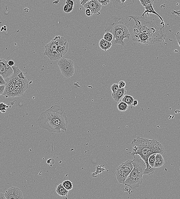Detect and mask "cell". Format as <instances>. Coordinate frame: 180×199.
<instances>
[{
  "label": "cell",
  "instance_id": "obj_41",
  "mask_svg": "<svg viewBox=\"0 0 180 199\" xmlns=\"http://www.w3.org/2000/svg\"><path fill=\"white\" fill-rule=\"evenodd\" d=\"M175 111L177 112V113H177V114H178V113H179L180 112V111L179 110H177L176 111Z\"/></svg>",
  "mask_w": 180,
  "mask_h": 199
},
{
  "label": "cell",
  "instance_id": "obj_37",
  "mask_svg": "<svg viewBox=\"0 0 180 199\" xmlns=\"http://www.w3.org/2000/svg\"><path fill=\"white\" fill-rule=\"evenodd\" d=\"M176 38L177 40H180V31L177 33L176 35Z\"/></svg>",
  "mask_w": 180,
  "mask_h": 199
},
{
  "label": "cell",
  "instance_id": "obj_27",
  "mask_svg": "<svg viewBox=\"0 0 180 199\" xmlns=\"http://www.w3.org/2000/svg\"><path fill=\"white\" fill-rule=\"evenodd\" d=\"M8 108V106L3 102L0 103V111L2 113H5Z\"/></svg>",
  "mask_w": 180,
  "mask_h": 199
},
{
  "label": "cell",
  "instance_id": "obj_29",
  "mask_svg": "<svg viewBox=\"0 0 180 199\" xmlns=\"http://www.w3.org/2000/svg\"><path fill=\"white\" fill-rule=\"evenodd\" d=\"M98 1L101 3L102 5L104 6L107 5L110 2V0H98Z\"/></svg>",
  "mask_w": 180,
  "mask_h": 199
},
{
  "label": "cell",
  "instance_id": "obj_25",
  "mask_svg": "<svg viewBox=\"0 0 180 199\" xmlns=\"http://www.w3.org/2000/svg\"><path fill=\"white\" fill-rule=\"evenodd\" d=\"M142 5L144 7L153 5L154 0H139Z\"/></svg>",
  "mask_w": 180,
  "mask_h": 199
},
{
  "label": "cell",
  "instance_id": "obj_6",
  "mask_svg": "<svg viewBox=\"0 0 180 199\" xmlns=\"http://www.w3.org/2000/svg\"><path fill=\"white\" fill-rule=\"evenodd\" d=\"M69 43L64 36H56L45 46L44 55L51 60L55 61L62 58L69 50Z\"/></svg>",
  "mask_w": 180,
  "mask_h": 199
},
{
  "label": "cell",
  "instance_id": "obj_3",
  "mask_svg": "<svg viewBox=\"0 0 180 199\" xmlns=\"http://www.w3.org/2000/svg\"><path fill=\"white\" fill-rule=\"evenodd\" d=\"M12 68L13 73L6 79L5 91L2 95L6 98L22 96L29 88L26 73L22 72L17 66H13Z\"/></svg>",
  "mask_w": 180,
  "mask_h": 199
},
{
  "label": "cell",
  "instance_id": "obj_44",
  "mask_svg": "<svg viewBox=\"0 0 180 199\" xmlns=\"http://www.w3.org/2000/svg\"><path fill=\"white\" fill-rule=\"evenodd\" d=\"M112 2H113L115 1V0H112Z\"/></svg>",
  "mask_w": 180,
  "mask_h": 199
},
{
  "label": "cell",
  "instance_id": "obj_32",
  "mask_svg": "<svg viewBox=\"0 0 180 199\" xmlns=\"http://www.w3.org/2000/svg\"><path fill=\"white\" fill-rule=\"evenodd\" d=\"M118 85H119V88H125L126 86V83L123 81H120Z\"/></svg>",
  "mask_w": 180,
  "mask_h": 199
},
{
  "label": "cell",
  "instance_id": "obj_28",
  "mask_svg": "<svg viewBox=\"0 0 180 199\" xmlns=\"http://www.w3.org/2000/svg\"><path fill=\"white\" fill-rule=\"evenodd\" d=\"M119 85L117 84H114L111 87L110 89L112 93H114L119 89Z\"/></svg>",
  "mask_w": 180,
  "mask_h": 199
},
{
  "label": "cell",
  "instance_id": "obj_21",
  "mask_svg": "<svg viewBox=\"0 0 180 199\" xmlns=\"http://www.w3.org/2000/svg\"><path fill=\"white\" fill-rule=\"evenodd\" d=\"M117 107L119 111L124 112L129 109V106L125 102L120 101L118 102Z\"/></svg>",
  "mask_w": 180,
  "mask_h": 199
},
{
  "label": "cell",
  "instance_id": "obj_1",
  "mask_svg": "<svg viewBox=\"0 0 180 199\" xmlns=\"http://www.w3.org/2000/svg\"><path fill=\"white\" fill-rule=\"evenodd\" d=\"M38 124L41 128L50 132L61 133L67 131L68 119L61 106L54 105L40 115Z\"/></svg>",
  "mask_w": 180,
  "mask_h": 199
},
{
  "label": "cell",
  "instance_id": "obj_40",
  "mask_svg": "<svg viewBox=\"0 0 180 199\" xmlns=\"http://www.w3.org/2000/svg\"><path fill=\"white\" fill-rule=\"evenodd\" d=\"M178 45H179L180 47V40L179 41H178Z\"/></svg>",
  "mask_w": 180,
  "mask_h": 199
},
{
  "label": "cell",
  "instance_id": "obj_30",
  "mask_svg": "<svg viewBox=\"0 0 180 199\" xmlns=\"http://www.w3.org/2000/svg\"><path fill=\"white\" fill-rule=\"evenodd\" d=\"M85 14L88 17H91L92 16V15L93 14V12L92 10L90 9H86V10L85 11Z\"/></svg>",
  "mask_w": 180,
  "mask_h": 199
},
{
  "label": "cell",
  "instance_id": "obj_7",
  "mask_svg": "<svg viewBox=\"0 0 180 199\" xmlns=\"http://www.w3.org/2000/svg\"><path fill=\"white\" fill-rule=\"evenodd\" d=\"M133 156L134 159L132 160L133 169L123 184L130 188L135 189L142 183L143 176L147 166L140 155H135Z\"/></svg>",
  "mask_w": 180,
  "mask_h": 199
},
{
  "label": "cell",
  "instance_id": "obj_35",
  "mask_svg": "<svg viewBox=\"0 0 180 199\" xmlns=\"http://www.w3.org/2000/svg\"><path fill=\"white\" fill-rule=\"evenodd\" d=\"M138 101L137 100H134V101H133V103H132V106H137L138 104Z\"/></svg>",
  "mask_w": 180,
  "mask_h": 199
},
{
  "label": "cell",
  "instance_id": "obj_8",
  "mask_svg": "<svg viewBox=\"0 0 180 199\" xmlns=\"http://www.w3.org/2000/svg\"><path fill=\"white\" fill-rule=\"evenodd\" d=\"M132 160H129L122 163L116 168L115 174L119 183L123 184L133 169Z\"/></svg>",
  "mask_w": 180,
  "mask_h": 199
},
{
  "label": "cell",
  "instance_id": "obj_9",
  "mask_svg": "<svg viewBox=\"0 0 180 199\" xmlns=\"http://www.w3.org/2000/svg\"><path fill=\"white\" fill-rule=\"evenodd\" d=\"M57 65L62 74L65 78H69L73 75L75 71L73 60L62 57L59 60Z\"/></svg>",
  "mask_w": 180,
  "mask_h": 199
},
{
  "label": "cell",
  "instance_id": "obj_13",
  "mask_svg": "<svg viewBox=\"0 0 180 199\" xmlns=\"http://www.w3.org/2000/svg\"><path fill=\"white\" fill-rule=\"evenodd\" d=\"M85 9H89L92 10L94 14L98 13L101 10L102 6L101 3L98 0H91L82 5Z\"/></svg>",
  "mask_w": 180,
  "mask_h": 199
},
{
  "label": "cell",
  "instance_id": "obj_18",
  "mask_svg": "<svg viewBox=\"0 0 180 199\" xmlns=\"http://www.w3.org/2000/svg\"><path fill=\"white\" fill-rule=\"evenodd\" d=\"M99 46L102 50L106 51L112 47V43L102 38L99 42Z\"/></svg>",
  "mask_w": 180,
  "mask_h": 199
},
{
  "label": "cell",
  "instance_id": "obj_34",
  "mask_svg": "<svg viewBox=\"0 0 180 199\" xmlns=\"http://www.w3.org/2000/svg\"><path fill=\"white\" fill-rule=\"evenodd\" d=\"M8 64L9 66L12 67V66H13L14 65L15 62L14 61H13V60H9V61H8Z\"/></svg>",
  "mask_w": 180,
  "mask_h": 199
},
{
  "label": "cell",
  "instance_id": "obj_5",
  "mask_svg": "<svg viewBox=\"0 0 180 199\" xmlns=\"http://www.w3.org/2000/svg\"><path fill=\"white\" fill-rule=\"evenodd\" d=\"M128 17L134 20L135 24L133 27L141 33L154 38L160 42L165 40L166 35L162 31V28L158 27L152 21L145 19L144 17L129 15Z\"/></svg>",
  "mask_w": 180,
  "mask_h": 199
},
{
  "label": "cell",
  "instance_id": "obj_42",
  "mask_svg": "<svg viewBox=\"0 0 180 199\" xmlns=\"http://www.w3.org/2000/svg\"><path fill=\"white\" fill-rule=\"evenodd\" d=\"M7 28H4V31H6L7 30Z\"/></svg>",
  "mask_w": 180,
  "mask_h": 199
},
{
  "label": "cell",
  "instance_id": "obj_2",
  "mask_svg": "<svg viewBox=\"0 0 180 199\" xmlns=\"http://www.w3.org/2000/svg\"><path fill=\"white\" fill-rule=\"evenodd\" d=\"M132 149L131 155H138L146 164V169L143 174L150 175L154 173L155 168L152 167L147 162V159L150 155L154 153L162 155L164 152V148L161 144L155 139H149L144 138L138 137L132 142Z\"/></svg>",
  "mask_w": 180,
  "mask_h": 199
},
{
  "label": "cell",
  "instance_id": "obj_38",
  "mask_svg": "<svg viewBox=\"0 0 180 199\" xmlns=\"http://www.w3.org/2000/svg\"><path fill=\"white\" fill-rule=\"evenodd\" d=\"M6 199L5 196V194L3 193H0V199Z\"/></svg>",
  "mask_w": 180,
  "mask_h": 199
},
{
  "label": "cell",
  "instance_id": "obj_36",
  "mask_svg": "<svg viewBox=\"0 0 180 199\" xmlns=\"http://www.w3.org/2000/svg\"><path fill=\"white\" fill-rule=\"evenodd\" d=\"M91 1V0H83L82 2H80V5H83L84 4L86 3L87 2H89V1Z\"/></svg>",
  "mask_w": 180,
  "mask_h": 199
},
{
  "label": "cell",
  "instance_id": "obj_4",
  "mask_svg": "<svg viewBox=\"0 0 180 199\" xmlns=\"http://www.w3.org/2000/svg\"><path fill=\"white\" fill-rule=\"evenodd\" d=\"M129 24L126 20L120 15H113L108 19L104 29L105 32H109L113 35V42L115 44L125 45L124 39L130 40Z\"/></svg>",
  "mask_w": 180,
  "mask_h": 199
},
{
  "label": "cell",
  "instance_id": "obj_46",
  "mask_svg": "<svg viewBox=\"0 0 180 199\" xmlns=\"http://www.w3.org/2000/svg\"><path fill=\"white\" fill-rule=\"evenodd\" d=\"M3 31V30H2V29H1V32H2Z\"/></svg>",
  "mask_w": 180,
  "mask_h": 199
},
{
  "label": "cell",
  "instance_id": "obj_47",
  "mask_svg": "<svg viewBox=\"0 0 180 199\" xmlns=\"http://www.w3.org/2000/svg\"><path fill=\"white\" fill-rule=\"evenodd\" d=\"M83 1V0H80V2H82V1Z\"/></svg>",
  "mask_w": 180,
  "mask_h": 199
},
{
  "label": "cell",
  "instance_id": "obj_22",
  "mask_svg": "<svg viewBox=\"0 0 180 199\" xmlns=\"http://www.w3.org/2000/svg\"><path fill=\"white\" fill-rule=\"evenodd\" d=\"M134 98L130 95H126L122 98L121 101L126 103L129 106H132V103L134 101Z\"/></svg>",
  "mask_w": 180,
  "mask_h": 199
},
{
  "label": "cell",
  "instance_id": "obj_26",
  "mask_svg": "<svg viewBox=\"0 0 180 199\" xmlns=\"http://www.w3.org/2000/svg\"><path fill=\"white\" fill-rule=\"evenodd\" d=\"M103 38L107 41L110 42L113 40V35L110 33V32H106L104 35Z\"/></svg>",
  "mask_w": 180,
  "mask_h": 199
},
{
  "label": "cell",
  "instance_id": "obj_43",
  "mask_svg": "<svg viewBox=\"0 0 180 199\" xmlns=\"http://www.w3.org/2000/svg\"><path fill=\"white\" fill-rule=\"evenodd\" d=\"M1 29H2V30H4V26H2V27H1Z\"/></svg>",
  "mask_w": 180,
  "mask_h": 199
},
{
  "label": "cell",
  "instance_id": "obj_24",
  "mask_svg": "<svg viewBox=\"0 0 180 199\" xmlns=\"http://www.w3.org/2000/svg\"><path fill=\"white\" fill-rule=\"evenodd\" d=\"M157 153H154L152 154L149 157L148 159H147V162L152 167H154V162L155 161V157Z\"/></svg>",
  "mask_w": 180,
  "mask_h": 199
},
{
  "label": "cell",
  "instance_id": "obj_11",
  "mask_svg": "<svg viewBox=\"0 0 180 199\" xmlns=\"http://www.w3.org/2000/svg\"><path fill=\"white\" fill-rule=\"evenodd\" d=\"M8 61L0 59V75H2L5 80L9 78L14 72L12 67L8 64Z\"/></svg>",
  "mask_w": 180,
  "mask_h": 199
},
{
  "label": "cell",
  "instance_id": "obj_15",
  "mask_svg": "<svg viewBox=\"0 0 180 199\" xmlns=\"http://www.w3.org/2000/svg\"><path fill=\"white\" fill-rule=\"evenodd\" d=\"M127 91L125 88H119L114 93H112V96L115 101L119 102L121 101L122 98L126 95Z\"/></svg>",
  "mask_w": 180,
  "mask_h": 199
},
{
  "label": "cell",
  "instance_id": "obj_23",
  "mask_svg": "<svg viewBox=\"0 0 180 199\" xmlns=\"http://www.w3.org/2000/svg\"><path fill=\"white\" fill-rule=\"evenodd\" d=\"M63 185L67 190H71L73 188V183L71 181L69 180H66L62 183Z\"/></svg>",
  "mask_w": 180,
  "mask_h": 199
},
{
  "label": "cell",
  "instance_id": "obj_31",
  "mask_svg": "<svg viewBox=\"0 0 180 199\" xmlns=\"http://www.w3.org/2000/svg\"><path fill=\"white\" fill-rule=\"evenodd\" d=\"M6 83V81L5 80L3 77L0 75V86L2 85H5Z\"/></svg>",
  "mask_w": 180,
  "mask_h": 199
},
{
  "label": "cell",
  "instance_id": "obj_45",
  "mask_svg": "<svg viewBox=\"0 0 180 199\" xmlns=\"http://www.w3.org/2000/svg\"><path fill=\"white\" fill-rule=\"evenodd\" d=\"M4 28H7L6 26H4Z\"/></svg>",
  "mask_w": 180,
  "mask_h": 199
},
{
  "label": "cell",
  "instance_id": "obj_33",
  "mask_svg": "<svg viewBox=\"0 0 180 199\" xmlns=\"http://www.w3.org/2000/svg\"><path fill=\"white\" fill-rule=\"evenodd\" d=\"M5 85L0 86V95H3L5 90Z\"/></svg>",
  "mask_w": 180,
  "mask_h": 199
},
{
  "label": "cell",
  "instance_id": "obj_17",
  "mask_svg": "<svg viewBox=\"0 0 180 199\" xmlns=\"http://www.w3.org/2000/svg\"><path fill=\"white\" fill-rule=\"evenodd\" d=\"M164 164V160L161 154L157 153L155 157L154 168H157L161 167Z\"/></svg>",
  "mask_w": 180,
  "mask_h": 199
},
{
  "label": "cell",
  "instance_id": "obj_20",
  "mask_svg": "<svg viewBox=\"0 0 180 199\" xmlns=\"http://www.w3.org/2000/svg\"><path fill=\"white\" fill-rule=\"evenodd\" d=\"M66 5L64 7V11L66 13H70L73 11L74 2L72 0H66Z\"/></svg>",
  "mask_w": 180,
  "mask_h": 199
},
{
  "label": "cell",
  "instance_id": "obj_12",
  "mask_svg": "<svg viewBox=\"0 0 180 199\" xmlns=\"http://www.w3.org/2000/svg\"><path fill=\"white\" fill-rule=\"evenodd\" d=\"M7 199H22L23 194L20 189L18 187H12L8 189L5 193Z\"/></svg>",
  "mask_w": 180,
  "mask_h": 199
},
{
  "label": "cell",
  "instance_id": "obj_16",
  "mask_svg": "<svg viewBox=\"0 0 180 199\" xmlns=\"http://www.w3.org/2000/svg\"><path fill=\"white\" fill-rule=\"evenodd\" d=\"M56 191L57 194L63 197H67L69 193V191L63 186L62 184H59L56 187Z\"/></svg>",
  "mask_w": 180,
  "mask_h": 199
},
{
  "label": "cell",
  "instance_id": "obj_39",
  "mask_svg": "<svg viewBox=\"0 0 180 199\" xmlns=\"http://www.w3.org/2000/svg\"><path fill=\"white\" fill-rule=\"evenodd\" d=\"M24 11L26 12H28L29 11V9H28V8H25V9H24Z\"/></svg>",
  "mask_w": 180,
  "mask_h": 199
},
{
  "label": "cell",
  "instance_id": "obj_19",
  "mask_svg": "<svg viewBox=\"0 0 180 199\" xmlns=\"http://www.w3.org/2000/svg\"><path fill=\"white\" fill-rule=\"evenodd\" d=\"M145 8V11L144 12V13L142 15L141 17H144V15L145 14H147V17H149V14H154L157 15V16H158L159 18H160V19L161 20L162 22H164L162 18L158 14H157L155 11H154V9H153V5H150V6H147L144 7Z\"/></svg>",
  "mask_w": 180,
  "mask_h": 199
},
{
  "label": "cell",
  "instance_id": "obj_10",
  "mask_svg": "<svg viewBox=\"0 0 180 199\" xmlns=\"http://www.w3.org/2000/svg\"><path fill=\"white\" fill-rule=\"evenodd\" d=\"M132 39L133 41L145 45L160 43L157 39L148 35L141 33L134 27L133 29Z\"/></svg>",
  "mask_w": 180,
  "mask_h": 199
},
{
  "label": "cell",
  "instance_id": "obj_14",
  "mask_svg": "<svg viewBox=\"0 0 180 199\" xmlns=\"http://www.w3.org/2000/svg\"><path fill=\"white\" fill-rule=\"evenodd\" d=\"M134 2V0H115L113 4L115 8L120 9L132 5Z\"/></svg>",
  "mask_w": 180,
  "mask_h": 199
}]
</instances>
